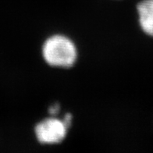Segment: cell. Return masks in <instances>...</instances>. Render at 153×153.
<instances>
[{"label": "cell", "mask_w": 153, "mask_h": 153, "mask_svg": "<svg viewBox=\"0 0 153 153\" xmlns=\"http://www.w3.org/2000/svg\"><path fill=\"white\" fill-rule=\"evenodd\" d=\"M45 60L53 67H70L76 59L74 44L68 38L54 35L45 42L43 46Z\"/></svg>", "instance_id": "obj_1"}, {"label": "cell", "mask_w": 153, "mask_h": 153, "mask_svg": "<svg viewBox=\"0 0 153 153\" xmlns=\"http://www.w3.org/2000/svg\"><path fill=\"white\" fill-rule=\"evenodd\" d=\"M67 128L63 121L49 118L42 121L35 127L38 140L44 144H56L62 141L67 135Z\"/></svg>", "instance_id": "obj_2"}, {"label": "cell", "mask_w": 153, "mask_h": 153, "mask_svg": "<svg viewBox=\"0 0 153 153\" xmlns=\"http://www.w3.org/2000/svg\"><path fill=\"white\" fill-rule=\"evenodd\" d=\"M139 22L142 30L153 36V0H143L137 5Z\"/></svg>", "instance_id": "obj_3"}, {"label": "cell", "mask_w": 153, "mask_h": 153, "mask_svg": "<svg viewBox=\"0 0 153 153\" xmlns=\"http://www.w3.org/2000/svg\"><path fill=\"white\" fill-rule=\"evenodd\" d=\"M71 119H72V116H71V114H67L66 115V117H65L64 120H63V123H64V124L66 125V127L68 128L69 127H70V125H71Z\"/></svg>", "instance_id": "obj_4"}, {"label": "cell", "mask_w": 153, "mask_h": 153, "mask_svg": "<svg viewBox=\"0 0 153 153\" xmlns=\"http://www.w3.org/2000/svg\"><path fill=\"white\" fill-rule=\"evenodd\" d=\"M59 110V106L58 104H56V105L50 107V109H49V113L52 115H56L58 113Z\"/></svg>", "instance_id": "obj_5"}]
</instances>
